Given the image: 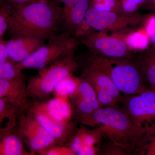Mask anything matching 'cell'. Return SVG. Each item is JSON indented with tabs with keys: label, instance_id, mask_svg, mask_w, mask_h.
Masks as SVG:
<instances>
[{
	"label": "cell",
	"instance_id": "d6986e66",
	"mask_svg": "<svg viewBox=\"0 0 155 155\" xmlns=\"http://www.w3.org/2000/svg\"><path fill=\"white\" fill-rule=\"evenodd\" d=\"M22 113L25 112L19 106L3 99H0L1 125L5 119L7 120L5 126L1 127L0 131L10 130L17 127L18 118Z\"/></svg>",
	"mask_w": 155,
	"mask_h": 155
},
{
	"label": "cell",
	"instance_id": "e0dca14e",
	"mask_svg": "<svg viewBox=\"0 0 155 155\" xmlns=\"http://www.w3.org/2000/svg\"><path fill=\"white\" fill-rule=\"evenodd\" d=\"M0 155H32L25 146L17 127L0 131Z\"/></svg>",
	"mask_w": 155,
	"mask_h": 155
},
{
	"label": "cell",
	"instance_id": "8992f818",
	"mask_svg": "<svg viewBox=\"0 0 155 155\" xmlns=\"http://www.w3.org/2000/svg\"><path fill=\"white\" fill-rule=\"evenodd\" d=\"M122 103L141 137L143 147L155 132V92L147 89L139 94L125 96Z\"/></svg>",
	"mask_w": 155,
	"mask_h": 155
},
{
	"label": "cell",
	"instance_id": "8fae6325",
	"mask_svg": "<svg viewBox=\"0 0 155 155\" xmlns=\"http://www.w3.org/2000/svg\"><path fill=\"white\" fill-rule=\"evenodd\" d=\"M27 84L26 75L22 72L11 79H0V99L17 105L27 113L31 103Z\"/></svg>",
	"mask_w": 155,
	"mask_h": 155
},
{
	"label": "cell",
	"instance_id": "603a6c76",
	"mask_svg": "<svg viewBox=\"0 0 155 155\" xmlns=\"http://www.w3.org/2000/svg\"><path fill=\"white\" fill-rule=\"evenodd\" d=\"M90 8L107 12H122L119 0H89Z\"/></svg>",
	"mask_w": 155,
	"mask_h": 155
},
{
	"label": "cell",
	"instance_id": "9a60e30c",
	"mask_svg": "<svg viewBox=\"0 0 155 155\" xmlns=\"http://www.w3.org/2000/svg\"><path fill=\"white\" fill-rule=\"evenodd\" d=\"M35 108L56 122L67 123L72 121V111L69 99L54 97L43 101H31Z\"/></svg>",
	"mask_w": 155,
	"mask_h": 155
},
{
	"label": "cell",
	"instance_id": "e575fe53",
	"mask_svg": "<svg viewBox=\"0 0 155 155\" xmlns=\"http://www.w3.org/2000/svg\"><path fill=\"white\" fill-rule=\"evenodd\" d=\"M150 41L152 46L155 47V35L150 37Z\"/></svg>",
	"mask_w": 155,
	"mask_h": 155
},
{
	"label": "cell",
	"instance_id": "2e32d148",
	"mask_svg": "<svg viewBox=\"0 0 155 155\" xmlns=\"http://www.w3.org/2000/svg\"><path fill=\"white\" fill-rule=\"evenodd\" d=\"M46 41L36 38L22 37L6 41L9 58L16 63H21L45 43Z\"/></svg>",
	"mask_w": 155,
	"mask_h": 155
},
{
	"label": "cell",
	"instance_id": "7a4b0ae2",
	"mask_svg": "<svg viewBox=\"0 0 155 155\" xmlns=\"http://www.w3.org/2000/svg\"><path fill=\"white\" fill-rule=\"evenodd\" d=\"M79 123L94 128L98 127L104 136H108L114 144L124 151L137 150L141 152V137L123 108L103 107Z\"/></svg>",
	"mask_w": 155,
	"mask_h": 155
},
{
	"label": "cell",
	"instance_id": "30bf717a",
	"mask_svg": "<svg viewBox=\"0 0 155 155\" xmlns=\"http://www.w3.org/2000/svg\"><path fill=\"white\" fill-rule=\"evenodd\" d=\"M69 99L72 109V119L76 122L79 123L103 107L98 100L94 89L81 78L77 91Z\"/></svg>",
	"mask_w": 155,
	"mask_h": 155
},
{
	"label": "cell",
	"instance_id": "7402d4cb",
	"mask_svg": "<svg viewBox=\"0 0 155 155\" xmlns=\"http://www.w3.org/2000/svg\"><path fill=\"white\" fill-rule=\"evenodd\" d=\"M78 129L81 133L84 145H99L104 136L102 132L98 127L90 130L85 125H82Z\"/></svg>",
	"mask_w": 155,
	"mask_h": 155
},
{
	"label": "cell",
	"instance_id": "1f68e13d",
	"mask_svg": "<svg viewBox=\"0 0 155 155\" xmlns=\"http://www.w3.org/2000/svg\"><path fill=\"white\" fill-rule=\"evenodd\" d=\"M10 59L6 47V41L0 39V64H2Z\"/></svg>",
	"mask_w": 155,
	"mask_h": 155
},
{
	"label": "cell",
	"instance_id": "f546056e",
	"mask_svg": "<svg viewBox=\"0 0 155 155\" xmlns=\"http://www.w3.org/2000/svg\"><path fill=\"white\" fill-rule=\"evenodd\" d=\"M142 154L155 155V132L145 143L142 150Z\"/></svg>",
	"mask_w": 155,
	"mask_h": 155
},
{
	"label": "cell",
	"instance_id": "4fadbf2b",
	"mask_svg": "<svg viewBox=\"0 0 155 155\" xmlns=\"http://www.w3.org/2000/svg\"><path fill=\"white\" fill-rule=\"evenodd\" d=\"M78 60V67H81V78L88 82L95 91L102 90L107 92L119 104L123 102L124 97L110 78L104 73Z\"/></svg>",
	"mask_w": 155,
	"mask_h": 155
},
{
	"label": "cell",
	"instance_id": "484cf974",
	"mask_svg": "<svg viewBox=\"0 0 155 155\" xmlns=\"http://www.w3.org/2000/svg\"><path fill=\"white\" fill-rule=\"evenodd\" d=\"M147 0H119L122 12L125 13H134L146 2Z\"/></svg>",
	"mask_w": 155,
	"mask_h": 155
},
{
	"label": "cell",
	"instance_id": "d6a6232c",
	"mask_svg": "<svg viewBox=\"0 0 155 155\" xmlns=\"http://www.w3.org/2000/svg\"><path fill=\"white\" fill-rule=\"evenodd\" d=\"M8 3L10 5H24L45 2L48 0H3Z\"/></svg>",
	"mask_w": 155,
	"mask_h": 155
},
{
	"label": "cell",
	"instance_id": "3957f363",
	"mask_svg": "<svg viewBox=\"0 0 155 155\" xmlns=\"http://www.w3.org/2000/svg\"><path fill=\"white\" fill-rule=\"evenodd\" d=\"M89 53L82 61L107 75L120 92L130 95L139 94L148 89L133 58L113 59Z\"/></svg>",
	"mask_w": 155,
	"mask_h": 155
},
{
	"label": "cell",
	"instance_id": "d4e9b609",
	"mask_svg": "<svg viewBox=\"0 0 155 155\" xmlns=\"http://www.w3.org/2000/svg\"><path fill=\"white\" fill-rule=\"evenodd\" d=\"M16 64L10 59L5 63L0 64V79H11L21 72L16 69Z\"/></svg>",
	"mask_w": 155,
	"mask_h": 155
},
{
	"label": "cell",
	"instance_id": "9c48e42d",
	"mask_svg": "<svg viewBox=\"0 0 155 155\" xmlns=\"http://www.w3.org/2000/svg\"><path fill=\"white\" fill-rule=\"evenodd\" d=\"M17 128L25 146L32 155H38L53 146L61 145L29 112L20 114Z\"/></svg>",
	"mask_w": 155,
	"mask_h": 155
},
{
	"label": "cell",
	"instance_id": "6da1fadb",
	"mask_svg": "<svg viewBox=\"0 0 155 155\" xmlns=\"http://www.w3.org/2000/svg\"><path fill=\"white\" fill-rule=\"evenodd\" d=\"M10 6L7 32L11 38L28 37L47 41L62 28V8L54 0Z\"/></svg>",
	"mask_w": 155,
	"mask_h": 155
},
{
	"label": "cell",
	"instance_id": "4dcf8cb0",
	"mask_svg": "<svg viewBox=\"0 0 155 155\" xmlns=\"http://www.w3.org/2000/svg\"><path fill=\"white\" fill-rule=\"evenodd\" d=\"M100 151L99 146L84 145L80 151L78 153V155H94L99 153Z\"/></svg>",
	"mask_w": 155,
	"mask_h": 155
},
{
	"label": "cell",
	"instance_id": "7c38bea8",
	"mask_svg": "<svg viewBox=\"0 0 155 155\" xmlns=\"http://www.w3.org/2000/svg\"><path fill=\"white\" fill-rule=\"evenodd\" d=\"M28 112L61 145H66L69 139L78 129L76 122L73 120L67 123L56 122L31 106L29 107Z\"/></svg>",
	"mask_w": 155,
	"mask_h": 155
},
{
	"label": "cell",
	"instance_id": "ba28073f",
	"mask_svg": "<svg viewBox=\"0 0 155 155\" xmlns=\"http://www.w3.org/2000/svg\"><path fill=\"white\" fill-rule=\"evenodd\" d=\"M146 16L138 12L129 14L89 8L87 12L85 22L87 25L98 31H118L142 26Z\"/></svg>",
	"mask_w": 155,
	"mask_h": 155
},
{
	"label": "cell",
	"instance_id": "f1b7e54d",
	"mask_svg": "<svg viewBox=\"0 0 155 155\" xmlns=\"http://www.w3.org/2000/svg\"><path fill=\"white\" fill-rule=\"evenodd\" d=\"M142 26L150 37L155 35V14H147Z\"/></svg>",
	"mask_w": 155,
	"mask_h": 155
},
{
	"label": "cell",
	"instance_id": "277c9868",
	"mask_svg": "<svg viewBox=\"0 0 155 155\" xmlns=\"http://www.w3.org/2000/svg\"><path fill=\"white\" fill-rule=\"evenodd\" d=\"M78 66V58L73 52L39 70L38 76L27 80L28 97L32 101L49 99L56 85L64 78L74 74Z\"/></svg>",
	"mask_w": 155,
	"mask_h": 155
},
{
	"label": "cell",
	"instance_id": "83f0119b",
	"mask_svg": "<svg viewBox=\"0 0 155 155\" xmlns=\"http://www.w3.org/2000/svg\"><path fill=\"white\" fill-rule=\"evenodd\" d=\"M66 145L76 155L80 151L84 144L81 133L78 128L69 139Z\"/></svg>",
	"mask_w": 155,
	"mask_h": 155
},
{
	"label": "cell",
	"instance_id": "ffe728a7",
	"mask_svg": "<svg viewBox=\"0 0 155 155\" xmlns=\"http://www.w3.org/2000/svg\"><path fill=\"white\" fill-rule=\"evenodd\" d=\"M122 38L128 48L133 51H144L149 48L150 44V37L143 29L128 33Z\"/></svg>",
	"mask_w": 155,
	"mask_h": 155
},
{
	"label": "cell",
	"instance_id": "cb8c5ba5",
	"mask_svg": "<svg viewBox=\"0 0 155 155\" xmlns=\"http://www.w3.org/2000/svg\"><path fill=\"white\" fill-rule=\"evenodd\" d=\"M11 14V7L3 0L0 2V39L4 38V35L8 29Z\"/></svg>",
	"mask_w": 155,
	"mask_h": 155
},
{
	"label": "cell",
	"instance_id": "4316f807",
	"mask_svg": "<svg viewBox=\"0 0 155 155\" xmlns=\"http://www.w3.org/2000/svg\"><path fill=\"white\" fill-rule=\"evenodd\" d=\"M40 155H75L67 145H55L39 153Z\"/></svg>",
	"mask_w": 155,
	"mask_h": 155
},
{
	"label": "cell",
	"instance_id": "5bb4252c",
	"mask_svg": "<svg viewBox=\"0 0 155 155\" xmlns=\"http://www.w3.org/2000/svg\"><path fill=\"white\" fill-rule=\"evenodd\" d=\"M54 1L59 4H64L62 17L64 27L73 32L80 30L90 8L89 0Z\"/></svg>",
	"mask_w": 155,
	"mask_h": 155
},
{
	"label": "cell",
	"instance_id": "836d02e7",
	"mask_svg": "<svg viewBox=\"0 0 155 155\" xmlns=\"http://www.w3.org/2000/svg\"><path fill=\"white\" fill-rule=\"evenodd\" d=\"M141 8L148 11L150 13L155 14V0H147Z\"/></svg>",
	"mask_w": 155,
	"mask_h": 155
},
{
	"label": "cell",
	"instance_id": "52a82bcc",
	"mask_svg": "<svg viewBox=\"0 0 155 155\" xmlns=\"http://www.w3.org/2000/svg\"><path fill=\"white\" fill-rule=\"evenodd\" d=\"M77 38L95 55L113 59L133 58V51L128 48L122 37L110 36L104 31H84Z\"/></svg>",
	"mask_w": 155,
	"mask_h": 155
},
{
	"label": "cell",
	"instance_id": "ac0fdd59",
	"mask_svg": "<svg viewBox=\"0 0 155 155\" xmlns=\"http://www.w3.org/2000/svg\"><path fill=\"white\" fill-rule=\"evenodd\" d=\"M135 62L141 72L145 84L155 92V47L138 52Z\"/></svg>",
	"mask_w": 155,
	"mask_h": 155
},
{
	"label": "cell",
	"instance_id": "5b68a950",
	"mask_svg": "<svg viewBox=\"0 0 155 155\" xmlns=\"http://www.w3.org/2000/svg\"><path fill=\"white\" fill-rule=\"evenodd\" d=\"M31 55L21 63H16L18 72L26 69L39 71L48 67L69 54L75 52L81 43L69 32L63 31L54 35Z\"/></svg>",
	"mask_w": 155,
	"mask_h": 155
},
{
	"label": "cell",
	"instance_id": "44dd1931",
	"mask_svg": "<svg viewBox=\"0 0 155 155\" xmlns=\"http://www.w3.org/2000/svg\"><path fill=\"white\" fill-rule=\"evenodd\" d=\"M81 78L75 77L73 74L64 78L56 85L53 94L54 96L69 99L77 91Z\"/></svg>",
	"mask_w": 155,
	"mask_h": 155
}]
</instances>
